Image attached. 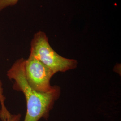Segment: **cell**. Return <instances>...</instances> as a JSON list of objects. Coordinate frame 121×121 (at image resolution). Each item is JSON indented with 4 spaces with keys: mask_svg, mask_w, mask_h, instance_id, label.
I'll return each mask as SVG.
<instances>
[{
    "mask_svg": "<svg viewBox=\"0 0 121 121\" xmlns=\"http://www.w3.org/2000/svg\"><path fill=\"white\" fill-rule=\"evenodd\" d=\"M25 59H18L7 71V76L13 82V89L21 91L26 99V112L23 121H39L43 118L47 120L55 103L59 98L60 87L55 85L52 91L41 93L31 88L26 80L24 73Z\"/></svg>",
    "mask_w": 121,
    "mask_h": 121,
    "instance_id": "1",
    "label": "cell"
},
{
    "mask_svg": "<svg viewBox=\"0 0 121 121\" xmlns=\"http://www.w3.org/2000/svg\"><path fill=\"white\" fill-rule=\"evenodd\" d=\"M52 70L54 73L65 72L77 67L78 61L58 54L50 46L45 32L35 33L30 43V53Z\"/></svg>",
    "mask_w": 121,
    "mask_h": 121,
    "instance_id": "2",
    "label": "cell"
},
{
    "mask_svg": "<svg viewBox=\"0 0 121 121\" xmlns=\"http://www.w3.org/2000/svg\"><path fill=\"white\" fill-rule=\"evenodd\" d=\"M24 73L28 84L35 91L47 93L54 89L50 80L55 73L30 54L25 60Z\"/></svg>",
    "mask_w": 121,
    "mask_h": 121,
    "instance_id": "3",
    "label": "cell"
},
{
    "mask_svg": "<svg viewBox=\"0 0 121 121\" xmlns=\"http://www.w3.org/2000/svg\"><path fill=\"white\" fill-rule=\"evenodd\" d=\"M19 0H0V12L3 9L16 4Z\"/></svg>",
    "mask_w": 121,
    "mask_h": 121,
    "instance_id": "4",
    "label": "cell"
},
{
    "mask_svg": "<svg viewBox=\"0 0 121 121\" xmlns=\"http://www.w3.org/2000/svg\"><path fill=\"white\" fill-rule=\"evenodd\" d=\"M5 97L3 94V89L2 87V82L0 80V104L1 106L0 111L2 112H4L7 110L4 104Z\"/></svg>",
    "mask_w": 121,
    "mask_h": 121,
    "instance_id": "5",
    "label": "cell"
},
{
    "mask_svg": "<svg viewBox=\"0 0 121 121\" xmlns=\"http://www.w3.org/2000/svg\"><path fill=\"white\" fill-rule=\"evenodd\" d=\"M21 117L20 114H10L4 121H20Z\"/></svg>",
    "mask_w": 121,
    "mask_h": 121,
    "instance_id": "6",
    "label": "cell"
}]
</instances>
